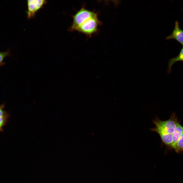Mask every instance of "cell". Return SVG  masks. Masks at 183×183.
Returning <instances> with one entry per match:
<instances>
[{"mask_svg":"<svg viewBox=\"0 0 183 183\" xmlns=\"http://www.w3.org/2000/svg\"><path fill=\"white\" fill-rule=\"evenodd\" d=\"M97 16V14L95 12L87 10L83 7L73 16V22L69 28V30H75L78 27L86 20Z\"/></svg>","mask_w":183,"mask_h":183,"instance_id":"6da1fadb","label":"cell"},{"mask_svg":"<svg viewBox=\"0 0 183 183\" xmlns=\"http://www.w3.org/2000/svg\"><path fill=\"white\" fill-rule=\"evenodd\" d=\"M101 23L97 16L89 19L78 27L75 30L91 36L98 31V26Z\"/></svg>","mask_w":183,"mask_h":183,"instance_id":"7a4b0ae2","label":"cell"},{"mask_svg":"<svg viewBox=\"0 0 183 183\" xmlns=\"http://www.w3.org/2000/svg\"><path fill=\"white\" fill-rule=\"evenodd\" d=\"M177 122L175 114H173L170 118L166 120H161L156 118L153 121L156 126L160 128L168 133L172 134L175 130Z\"/></svg>","mask_w":183,"mask_h":183,"instance_id":"3957f363","label":"cell"},{"mask_svg":"<svg viewBox=\"0 0 183 183\" xmlns=\"http://www.w3.org/2000/svg\"><path fill=\"white\" fill-rule=\"evenodd\" d=\"M46 3L45 0H28L27 18L30 19L34 17L36 12Z\"/></svg>","mask_w":183,"mask_h":183,"instance_id":"277c9868","label":"cell"},{"mask_svg":"<svg viewBox=\"0 0 183 183\" xmlns=\"http://www.w3.org/2000/svg\"><path fill=\"white\" fill-rule=\"evenodd\" d=\"M150 130L158 133L163 142L166 145L171 146L173 142V136L172 134L168 133L157 126L150 129Z\"/></svg>","mask_w":183,"mask_h":183,"instance_id":"5b68a950","label":"cell"},{"mask_svg":"<svg viewBox=\"0 0 183 183\" xmlns=\"http://www.w3.org/2000/svg\"><path fill=\"white\" fill-rule=\"evenodd\" d=\"M166 39H175L183 46V30L180 28L177 21L175 22V27L172 32L166 37Z\"/></svg>","mask_w":183,"mask_h":183,"instance_id":"8992f818","label":"cell"},{"mask_svg":"<svg viewBox=\"0 0 183 183\" xmlns=\"http://www.w3.org/2000/svg\"><path fill=\"white\" fill-rule=\"evenodd\" d=\"M183 132V127L178 122L176 124L175 130L172 133L173 142L171 147L173 149L179 139Z\"/></svg>","mask_w":183,"mask_h":183,"instance_id":"52a82bcc","label":"cell"},{"mask_svg":"<svg viewBox=\"0 0 183 183\" xmlns=\"http://www.w3.org/2000/svg\"><path fill=\"white\" fill-rule=\"evenodd\" d=\"M4 104L0 105V131H3V128L7 122L9 115L8 113L4 110Z\"/></svg>","mask_w":183,"mask_h":183,"instance_id":"ba28073f","label":"cell"},{"mask_svg":"<svg viewBox=\"0 0 183 183\" xmlns=\"http://www.w3.org/2000/svg\"><path fill=\"white\" fill-rule=\"evenodd\" d=\"M182 61H183V46L179 54L176 57L170 59L168 61V65L167 72L168 73L171 72V67L174 63L176 62Z\"/></svg>","mask_w":183,"mask_h":183,"instance_id":"9c48e42d","label":"cell"},{"mask_svg":"<svg viewBox=\"0 0 183 183\" xmlns=\"http://www.w3.org/2000/svg\"><path fill=\"white\" fill-rule=\"evenodd\" d=\"M174 149L177 153L183 151V132L177 141Z\"/></svg>","mask_w":183,"mask_h":183,"instance_id":"30bf717a","label":"cell"},{"mask_svg":"<svg viewBox=\"0 0 183 183\" xmlns=\"http://www.w3.org/2000/svg\"><path fill=\"white\" fill-rule=\"evenodd\" d=\"M9 54V52L8 51L0 52V66L4 65L5 63L3 62V60Z\"/></svg>","mask_w":183,"mask_h":183,"instance_id":"8fae6325","label":"cell"}]
</instances>
